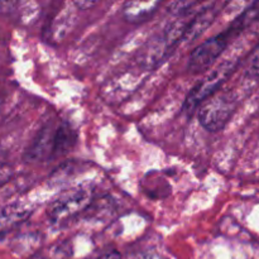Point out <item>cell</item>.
I'll use <instances>...</instances> for the list:
<instances>
[{
	"label": "cell",
	"mask_w": 259,
	"mask_h": 259,
	"mask_svg": "<svg viewBox=\"0 0 259 259\" xmlns=\"http://www.w3.org/2000/svg\"><path fill=\"white\" fill-rule=\"evenodd\" d=\"M249 73L252 76H259V46L253 53L252 58H250Z\"/></svg>",
	"instance_id": "12"
},
{
	"label": "cell",
	"mask_w": 259,
	"mask_h": 259,
	"mask_svg": "<svg viewBox=\"0 0 259 259\" xmlns=\"http://www.w3.org/2000/svg\"><path fill=\"white\" fill-rule=\"evenodd\" d=\"M230 38L232 37L229 35V33L225 30V32L219 33L197 46L190 55L187 70L191 73H200L202 71L209 70L210 66L224 52Z\"/></svg>",
	"instance_id": "4"
},
{
	"label": "cell",
	"mask_w": 259,
	"mask_h": 259,
	"mask_svg": "<svg viewBox=\"0 0 259 259\" xmlns=\"http://www.w3.org/2000/svg\"><path fill=\"white\" fill-rule=\"evenodd\" d=\"M75 5L80 10H88L90 8L95 7L96 2H75Z\"/></svg>",
	"instance_id": "14"
},
{
	"label": "cell",
	"mask_w": 259,
	"mask_h": 259,
	"mask_svg": "<svg viewBox=\"0 0 259 259\" xmlns=\"http://www.w3.org/2000/svg\"><path fill=\"white\" fill-rule=\"evenodd\" d=\"M259 18V2L253 3L250 7H248L242 14L238 18H235L234 22L230 24V27L228 28L227 32L229 33L230 37H234V35L239 34L243 29H245L247 27H249L254 20H257Z\"/></svg>",
	"instance_id": "10"
},
{
	"label": "cell",
	"mask_w": 259,
	"mask_h": 259,
	"mask_svg": "<svg viewBox=\"0 0 259 259\" xmlns=\"http://www.w3.org/2000/svg\"><path fill=\"white\" fill-rule=\"evenodd\" d=\"M158 7V2L126 3L123 8V17L131 23H141L151 18Z\"/></svg>",
	"instance_id": "8"
},
{
	"label": "cell",
	"mask_w": 259,
	"mask_h": 259,
	"mask_svg": "<svg viewBox=\"0 0 259 259\" xmlns=\"http://www.w3.org/2000/svg\"><path fill=\"white\" fill-rule=\"evenodd\" d=\"M197 3L195 2H175L168 5V12L172 13L176 17H182V15H187L192 13L194 7H196Z\"/></svg>",
	"instance_id": "11"
},
{
	"label": "cell",
	"mask_w": 259,
	"mask_h": 259,
	"mask_svg": "<svg viewBox=\"0 0 259 259\" xmlns=\"http://www.w3.org/2000/svg\"><path fill=\"white\" fill-rule=\"evenodd\" d=\"M219 12V4L218 3H211V4L205 5L197 13H195L192 15L191 20H190L189 25H187L186 30H185L181 42L191 43L194 40H196L210 27V24L214 22V19L217 18Z\"/></svg>",
	"instance_id": "6"
},
{
	"label": "cell",
	"mask_w": 259,
	"mask_h": 259,
	"mask_svg": "<svg viewBox=\"0 0 259 259\" xmlns=\"http://www.w3.org/2000/svg\"><path fill=\"white\" fill-rule=\"evenodd\" d=\"M76 139H77V133L70 124L66 123V121L58 124L57 128H56L51 158H57V157L67 154L76 144Z\"/></svg>",
	"instance_id": "7"
},
{
	"label": "cell",
	"mask_w": 259,
	"mask_h": 259,
	"mask_svg": "<svg viewBox=\"0 0 259 259\" xmlns=\"http://www.w3.org/2000/svg\"><path fill=\"white\" fill-rule=\"evenodd\" d=\"M30 214H32V210L22 204H12L2 207L0 209V232L9 229L19 224L20 222H24Z\"/></svg>",
	"instance_id": "9"
},
{
	"label": "cell",
	"mask_w": 259,
	"mask_h": 259,
	"mask_svg": "<svg viewBox=\"0 0 259 259\" xmlns=\"http://www.w3.org/2000/svg\"><path fill=\"white\" fill-rule=\"evenodd\" d=\"M238 103L234 91H217L197 108L199 123L207 132L222 131L237 110Z\"/></svg>",
	"instance_id": "1"
},
{
	"label": "cell",
	"mask_w": 259,
	"mask_h": 259,
	"mask_svg": "<svg viewBox=\"0 0 259 259\" xmlns=\"http://www.w3.org/2000/svg\"><path fill=\"white\" fill-rule=\"evenodd\" d=\"M98 259H120V254L116 252H111V253H106V254L101 255V257Z\"/></svg>",
	"instance_id": "15"
},
{
	"label": "cell",
	"mask_w": 259,
	"mask_h": 259,
	"mask_svg": "<svg viewBox=\"0 0 259 259\" xmlns=\"http://www.w3.org/2000/svg\"><path fill=\"white\" fill-rule=\"evenodd\" d=\"M55 124L52 121L46 124L43 128L39 129L35 138L28 147L25 152V161L28 162H39L43 159L51 158L53 149V142H55V133H56Z\"/></svg>",
	"instance_id": "5"
},
{
	"label": "cell",
	"mask_w": 259,
	"mask_h": 259,
	"mask_svg": "<svg viewBox=\"0 0 259 259\" xmlns=\"http://www.w3.org/2000/svg\"><path fill=\"white\" fill-rule=\"evenodd\" d=\"M90 201L91 192L89 190L82 187L71 189L51 202L47 209V217L51 223L60 224L85 210Z\"/></svg>",
	"instance_id": "3"
},
{
	"label": "cell",
	"mask_w": 259,
	"mask_h": 259,
	"mask_svg": "<svg viewBox=\"0 0 259 259\" xmlns=\"http://www.w3.org/2000/svg\"><path fill=\"white\" fill-rule=\"evenodd\" d=\"M237 68V61L225 60L224 62L219 63L217 67L207 71L204 77L194 86L187 95L184 104V110L187 115H192L197 110L201 103L214 95L220 86L229 78V76L234 72Z\"/></svg>",
	"instance_id": "2"
},
{
	"label": "cell",
	"mask_w": 259,
	"mask_h": 259,
	"mask_svg": "<svg viewBox=\"0 0 259 259\" xmlns=\"http://www.w3.org/2000/svg\"><path fill=\"white\" fill-rule=\"evenodd\" d=\"M13 169L7 164H0V185L7 182L12 177Z\"/></svg>",
	"instance_id": "13"
}]
</instances>
